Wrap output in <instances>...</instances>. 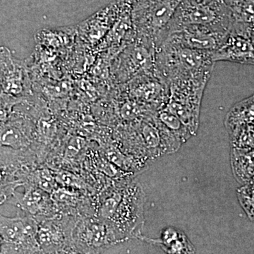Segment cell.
Returning a JSON list of instances; mask_svg holds the SVG:
<instances>
[{
  "mask_svg": "<svg viewBox=\"0 0 254 254\" xmlns=\"http://www.w3.org/2000/svg\"><path fill=\"white\" fill-rule=\"evenodd\" d=\"M212 53L162 43L155 57V71L168 83L197 81L208 83L214 68Z\"/></svg>",
  "mask_w": 254,
  "mask_h": 254,
  "instance_id": "6da1fadb",
  "label": "cell"
},
{
  "mask_svg": "<svg viewBox=\"0 0 254 254\" xmlns=\"http://www.w3.org/2000/svg\"><path fill=\"white\" fill-rule=\"evenodd\" d=\"M182 0H138L132 6L136 37L153 43L158 49L165 30Z\"/></svg>",
  "mask_w": 254,
  "mask_h": 254,
  "instance_id": "7a4b0ae2",
  "label": "cell"
},
{
  "mask_svg": "<svg viewBox=\"0 0 254 254\" xmlns=\"http://www.w3.org/2000/svg\"><path fill=\"white\" fill-rule=\"evenodd\" d=\"M187 26H207L230 33V12L225 2L182 0L165 30L161 43L168 32Z\"/></svg>",
  "mask_w": 254,
  "mask_h": 254,
  "instance_id": "3957f363",
  "label": "cell"
},
{
  "mask_svg": "<svg viewBox=\"0 0 254 254\" xmlns=\"http://www.w3.org/2000/svg\"><path fill=\"white\" fill-rule=\"evenodd\" d=\"M124 243L109 222L98 215H79L73 225L71 247L85 254H102L119 244Z\"/></svg>",
  "mask_w": 254,
  "mask_h": 254,
  "instance_id": "277c9868",
  "label": "cell"
},
{
  "mask_svg": "<svg viewBox=\"0 0 254 254\" xmlns=\"http://www.w3.org/2000/svg\"><path fill=\"white\" fill-rule=\"evenodd\" d=\"M156 52L153 43L136 37L112 61L111 76L115 86L155 72Z\"/></svg>",
  "mask_w": 254,
  "mask_h": 254,
  "instance_id": "5b68a950",
  "label": "cell"
},
{
  "mask_svg": "<svg viewBox=\"0 0 254 254\" xmlns=\"http://www.w3.org/2000/svg\"><path fill=\"white\" fill-rule=\"evenodd\" d=\"M145 195L139 182H127L123 197L109 221L124 242L137 239L144 224Z\"/></svg>",
  "mask_w": 254,
  "mask_h": 254,
  "instance_id": "8992f818",
  "label": "cell"
},
{
  "mask_svg": "<svg viewBox=\"0 0 254 254\" xmlns=\"http://www.w3.org/2000/svg\"><path fill=\"white\" fill-rule=\"evenodd\" d=\"M39 163L31 149L0 147V205L9 201L18 187H23Z\"/></svg>",
  "mask_w": 254,
  "mask_h": 254,
  "instance_id": "52a82bcc",
  "label": "cell"
},
{
  "mask_svg": "<svg viewBox=\"0 0 254 254\" xmlns=\"http://www.w3.org/2000/svg\"><path fill=\"white\" fill-rule=\"evenodd\" d=\"M20 214L14 218L0 215V236L3 241L1 254H32L39 251L37 242L38 222Z\"/></svg>",
  "mask_w": 254,
  "mask_h": 254,
  "instance_id": "ba28073f",
  "label": "cell"
},
{
  "mask_svg": "<svg viewBox=\"0 0 254 254\" xmlns=\"http://www.w3.org/2000/svg\"><path fill=\"white\" fill-rule=\"evenodd\" d=\"M0 92L25 101L35 97L26 64L14 59L6 48H0Z\"/></svg>",
  "mask_w": 254,
  "mask_h": 254,
  "instance_id": "9c48e42d",
  "label": "cell"
},
{
  "mask_svg": "<svg viewBox=\"0 0 254 254\" xmlns=\"http://www.w3.org/2000/svg\"><path fill=\"white\" fill-rule=\"evenodd\" d=\"M229 34L228 32L207 26H182L168 32L164 37L161 44L169 43L190 49L213 53L222 46Z\"/></svg>",
  "mask_w": 254,
  "mask_h": 254,
  "instance_id": "30bf717a",
  "label": "cell"
},
{
  "mask_svg": "<svg viewBox=\"0 0 254 254\" xmlns=\"http://www.w3.org/2000/svg\"><path fill=\"white\" fill-rule=\"evenodd\" d=\"M77 217L57 213L38 221L37 242L39 250L50 254L71 247V232Z\"/></svg>",
  "mask_w": 254,
  "mask_h": 254,
  "instance_id": "8fae6325",
  "label": "cell"
},
{
  "mask_svg": "<svg viewBox=\"0 0 254 254\" xmlns=\"http://www.w3.org/2000/svg\"><path fill=\"white\" fill-rule=\"evenodd\" d=\"M118 86L128 98L155 111L165 106L170 95L168 83L159 76L156 71L138 76Z\"/></svg>",
  "mask_w": 254,
  "mask_h": 254,
  "instance_id": "7c38bea8",
  "label": "cell"
},
{
  "mask_svg": "<svg viewBox=\"0 0 254 254\" xmlns=\"http://www.w3.org/2000/svg\"><path fill=\"white\" fill-rule=\"evenodd\" d=\"M23 187V193L16 192L8 201L18 208L20 213L36 219L37 222L58 213L50 193L31 182H26Z\"/></svg>",
  "mask_w": 254,
  "mask_h": 254,
  "instance_id": "4fadbf2b",
  "label": "cell"
},
{
  "mask_svg": "<svg viewBox=\"0 0 254 254\" xmlns=\"http://www.w3.org/2000/svg\"><path fill=\"white\" fill-rule=\"evenodd\" d=\"M119 8L120 14L113 27L97 46V50L103 56L113 60L125 47L134 41L136 37L132 21L131 9Z\"/></svg>",
  "mask_w": 254,
  "mask_h": 254,
  "instance_id": "5bb4252c",
  "label": "cell"
},
{
  "mask_svg": "<svg viewBox=\"0 0 254 254\" xmlns=\"http://www.w3.org/2000/svg\"><path fill=\"white\" fill-rule=\"evenodd\" d=\"M119 14L120 8L116 1L108 4L76 26L78 36L87 44L98 46L113 27Z\"/></svg>",
  "mask_w": 254,
  "mask_h": 254,
  "instance_id": "9a60e30c",
  "label": "cell"
},
{
  "mask_svg": "<svg viewBox=\"0 0 254 254\" xmlns=\"http://www.w3.org/2000/svg\"><path fill=\"white\" fill-rule=\"evenodd\" d=\"M214 63L230 62L254 65V44L252 38L230 33L221 46L212 53Z\"/></svg>",
  "mask_w": 254,
  "mask_h": 254,
  "instance_id": "2e32d148",
  "label": "cell"
},
{
  "mask_svg": "<svg viewBox=\"0 0 254 254\" xmlns=\"http://www.w3.org/2000/svg\"><path fill=\"white\" fill-rule=\"evenodd\" d=\"M224 1L230 12V33L252 38L254 31V0Z\"/></svg>",
  "mask_w": 254,
  "mask_h": 254,
  "instance_id": "e0dca14e",
  "label": "cell"
},
{
  "mask_svg": "<svg viewBox=\"0 0 254 254\" xmlns=\"http://www.w3.org/2000/svg\"><path fill=\"white\" fill-rule=\"evenodd\" d=\"M138 240L159 246L167 254H194L195 248L183 232L174 227H167L160 239H150L141 235Z\"/></svg>",
  "mask_w": 254,
  "mask_h": 254,
  "instance_id": "ac0fdd59",
  "label": "cell"
},
{
  "mask_svg": "<svg viewBox=\"0 0 254 254\" xmlns=\"http://www.w3.org/2000/svg\"><path fill=\"white\" fill-rule=\"evenodd\" d=\"M232 173L237 181L247 185L254 179V148H237L231 150Z\"/></svg>",
  "mask_w": 254,
  "mask_h": 254,
  "instance_id": "d6986e66",
  "label": "cell"
},
{
  "mask_svg": "<svg viewBox=\"0 0 254 254\" xmlns=\"http://www.w3.org/2000/svg\"><path fill=\"white\" fill-rule=\"evenodd\" d=\"M156 117L162 125L177 137L182 143L193 136L189 128L180 121V119L164 107L156 112Z\"/></svg>",
  "mask_w": 254,
  "mask_h": 254,
  "instance_id": "ffe728a7",
  "label": "cell"
},
{
  "mask_svg": "<svg viewBox=\"0 0 254 254\" xmlns=\"http://www.w3.org/2000/svg\"><path fill=\"white\" fill-rule=\"evenodd\" d=\"M237 195L249 218L254 221V184L245 185L238 190Z\"/></svg>",
  "mask_w": 254,
  "mask_h": 254,
  "instance_id": "44dd1931",
  "label": "cell"
},
{
  "mask_svg": "<svg viewBox=\"0 0 254 254\" xmlns=\"http://www.w3.org/2000/svg\"><path fill=\"white\" fill-rule=\"evenodd\" d=\"M32 254H85L81 253V252H78V251L73 250L71 247L65 249V250L60 251V252H55V253L47 254L44 252H42L41 251H38L35 253Z\"/></svg>",
  "mask_w": 254,
  "mask_h": 254,
  "instance_id": "7402d4cb",
  "label": "cell"
},
{
  "mask_svg": "<svg viewBox=\"0 0 254 254\" xmlns=\"http://www.w3.org/2000/svg\"><path fill=\"white\" fill-rule=\"evenodd\" d=\"M2 239H1V236H0V254H1V247H2Z\"/></svg>",
  "mask_w": 254,
  "mask_h": 254,
  "instance_id": "603a6c76",
  "label": "cell"
},
{
  "mask_svg": "<svg viewBox=\"0 0 254 254\" xmlns=\"http://www.w3.org/2000/svg\"><path fill=\"white\" fill-rule=\"evenodd\" d=\"M208 1H216V2H225L224 0H208Z\"/></svg>",
  "mask_w": 254,
  "mask_h": 254,
  "instance_id": "cb8c5ba5",
  "label": "cell"
},
{
  "mask_svg": "<svg viewBox=\"0 0 254 254\" xmlns=\"http://www.w3.org/2000/svg\"><path fill=\"white\" fill-rule=\"evenodd\" d=\"M252 42H253V43L254 44V31L253 32V33H252Z\"/></svg>",
  "mask_w": 254,
  "mask_h": 254,
  "instance_id": "d4e9b609",
  "label": "cell"
},
{
  "mask_svg": "<svg viewBox=\"0 0 254 254\" xmlns=\"http://www.w3.org/2000/svg\"><path fill=\"white\" fill-rule=\"evenodd\" d=\"M250 183H253V184H254V180H253V181H252V182H250Z\"/></svg>",
  "mask_w": 254,
  "mask_h": 254,
  "instance_id": "484cf974",
  "label": "cell"
}]
</instances>
